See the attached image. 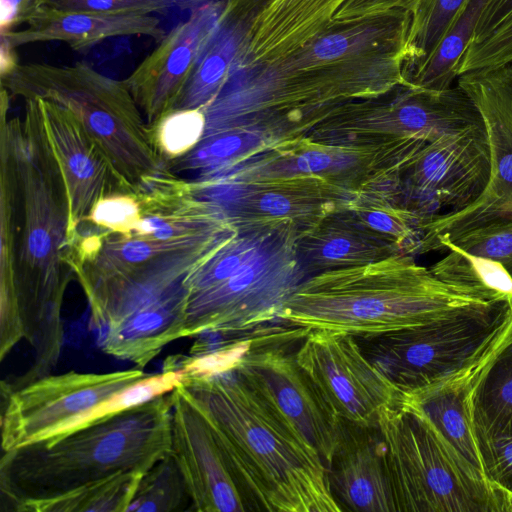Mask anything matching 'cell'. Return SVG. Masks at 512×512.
<instances>
[{
	"mask_svg": "<svg viewBox=\"0 0 512 512\" xmlns=\"http://www.w3.org/2000/svg\"><path fill=\"white\" fill-rule=\"evenodd\" d=\"M1 104L0 289L15 293L33 363L20 376L28 384L47 376L64 341V295L75 278L68 237L69 199L48 140L37 98L22 117Z\"/></svg>",
	"mask_w": 512,
	"mask_h": 512,
	"instance_id": "obj_1",
	"label": "cell"
},
{
	"mask_svg": "<svg viewBox=\"0 0 512 512\" xmlns=\"http://www.w3.org/2000/svg\"><path fill=\"white\" fill-rule=\"evenodd\" d=\"M405 44H388L368 21L336 25L290 55L237 80L235 115L257 142L308 137L342 108L406 85Z\"/></svg>",
	"mask_w": 512,
	"mask_h": 512,
	"instance_id": "obj_2",
	"label": "cell"
},
{
	"mask_svg": "<svg viewBox=\"0 0 512 512\" xmlns=\"http://www.w3.org/2000/svg\"><path fill=\"white\" fill-rule=\"evenodd\" d=\"M180 384L209 422L250 511H342L320 454L235 369Z\"/></svg>",
	"mask_w": 512,
	"mask_h": 512,
	"instance_id": "obj_3",
	"label": "cell"
},
{
	"mask_svg": "<svg viewBox=\"0 0 512 512\" xmlns=\"http://www.w3.org/2000/svg\"><path fill=\"white\" fill-rule=\"evenodd\" d=\"M499 304L439 279L412 255L396 254L306 278L277 321L308 331L360 336L421 326Z\"/></svg>",
	"mask_w": 512,
	"mask_h": 512,
	"instance_id": "obj_4",
	"label": "cell"
},
{
	"mask_svg": "<svg viewBox=\"0 0 512 512\" xmlns=\"http://www.w3.org/2000/svg\"><path fill=\"white\" fill-rule=\"evenodd\" d=\"M171 392L50 443L2 452L0 487L10 509L122 472L146 473L171 452Z\"/></svg>",
	"mask_w": 512,
	"mask_h": 512,
	"instance_id": "obj_5",
	"label": "cell"
},
{
	"mask_svg": "<svg viewBox=\"0 0 512 512\" xmlns=\"http://www.w3.org/2000/svg\"><path fill=\"white\" fill-rule=\"evenodd\" d=\"M184 280V338L232 335L277 320L307 278L298 256L302 232L291 224L244 223Z\"/></svg>",
	"mask_w": 512,
	"mask_h": 512,
	"instance_id": "obj_6",
	"label": "cell"
},
{
	"mask_svg": "<svg viewBox=\"0 0 512 512\" xmlns=\"http://www.w3.org/2000/svg\"><path fill=\"white\" fill-rule=\"evenodd\" d=\"M11 98H43L68 108L111 163L127 192L164 169L145 119L124 81L83 62L19 64L1 77Z\"/></svg>",
	"mask_w": 512,
	"mask_h": 512,
	"instance_id": "obj_7",
	"label": "cell"
},
{
	"mask_svg": "<svg viewBox=\"0 0 512 512\" xmlns=\"http://www.w3.org/2000/svg\"><path fill=\"white\" fill-rule=\"evenodd\" d=\"M378 430L397 512H509L511 498L417 407L384 408Z\"/></svg>",
	"mask_w": 512,
	"mask_h": 512,
	"instance_id": "obj_8",
	"label": "cell"
},
{
	"mask_svg": "<svg viewBox=\"0 0 512 512\" xmlns=\"http://www.w3.org/2000/svg\"><path fill=\"white\" fill-rule=\"evenodd\" d=\"M178 371L132 368L107 373L69 371L17 389L1 385V448L10 452L50 443L132 406L173 391Z\"/></svg>",
	"mask_w": 512,
	"mask_h": 512,
	"instance_id": "obj_9",
	"label": "cell"
},
{
	"mask_svg": "<svg viewBox=\"0 0 512 512\" xmlns=\"http://www.w3.org/2000/svg\"><path fill=\"white\" fill-rule=\"evenodd\" d=\"M509 301L429 324L354 336L365 356L400 393L419 390L457 371L496 337Z\"/></svg>",
	"mask_w": 512,
	"mask_h": 512,
	"instance_id": "obj_10",
	"label": "cell"
},
{
	"mask_svg": "<svg viewBox=\"0 0 512 512\" xmlns=\"http://www.w3.org/2000/svg\"><path fill=\"white\" fill-rule=\"evenodd\" d=\"M456 84L482 119L490 151V177L484 191L470 204L422 220L419 253L432 251L442 234L496 217H512V65L463 73Z\"/></svg>",
	"mask_w": 512,
	"mask_h": 512,
	"instance_id": "obj_11",
	"label": "cell"
},
{
	"mask_svg": "<svg viewBox=\"0 0 512 512\" xmlns=\"http://www.w3.org/2000/svg\"><path fill=\"white\" fill-rule=\"evenodd\" d=\"M308 330L278 328L254 345L234 368L320 454L327 466L338 444L342 422L326 405L288 347Z\"/></svg>",
	"mask_w": 512,
	"mask_h": 512,
	"instance_id": "obj_12",
	"label": "cell"
},
{
	"mask_svg": "<svg viewBox=\"0 0 512 512\" xmlns=\"http://www.w3.org/2000/svg\"><path fill=\"white\" fill-rule=\"evenodd\" d=\"M294 355L341 422L377 427L381 411L399 401L398 389L365 356L353 335L309 331Z\"/></svg>",
	"mask_w": 512,
	"mask_h": 512,
	"instance_id": "obj_13",
	"label": "cell"
},
{
	"mask_svg": "<svg viewBox=\"0 0 512 512\" xmlns=\"http://www.w3.org/2000/svg\"><path fill=\"white\" fill-rule=\"evenodd\" d=\"M489 177V144L480 122L426 146L403 173L401 201L424 218L456 211L484 191Z\"/></svg>",
	"mask_w": 512,
	"mask_h": 512,
	"instance_id": "obj_14",
	"label": "cell"
},
{
	"mask_svg": "<svg viewBox=\"0 0 512 512\" xmlns=\"http://www.w3.org/2000/svg\"><path fill=\"white\" fill-rule=\"evenodd\" d=\"M223 8L224 0H213L190 10L123 80L149 129L176 109L220 25Z\"/></svg>",
	"mask_w": 512,
	"mask_h": 512,
	"instance_id": "obj_15",
	"label": "cell"
},
{
	"mask_svg": "<svg viewBox=\"0 0 512 512\" xmlns=\"http://www.w3.org/2000/svg\"><path fill=\"white\" fill-rule=\"evenodd\" d=\"M171 395L170 453L185 481L189 511H250L228 457L202 411L181 384Z\"/></svg>",
	"mask_w": 512,
	"mask_h": 512,
	"instance_id": "obj_16",
	"label": "cell"
},
{
	"mask_svg": "<svg viewBox=\"0 0 512 512\" xmlns=\"http://www.w3.org/2000/svg\"><path fill=\"white\" fill-rule=\"evenodd\" d=\"M42 122L58 161L69 199L70 245L76 230L101 199L129 193L80 120L65 106L37 98Z\"/></svg>",
	"mask_w": 512,
	"mask_h": 512,
	"instance_id": "obj_17",
	"label": "cell"
},
{
	"mask_svg": "<svg viewBox=\"0 0 512 512\" xmlns=\"http://www.w3.org/2000/svg\"><path fill=\"white\" fill-rule=\"evenodd\" d=\"M349 0H263L248 16L240 56L243 69L278 61L331 28Z\"/></svg>",
	"mask_w": 512,
	"mask_h": 512,
	"instance_id": "obj_18",
	"label": "cell"
},
{
	"mask_svg": "<svg viewBox=\"0 0 512 512\" xmlns=\"http://www.w3.org/2000/svg\"><path fill=\"white\" fill-rule=\"evenodd\" d=\"M327 469L332 493L342 511L397 512L378 427L342 422Z\"/></svg>",
	"mask_w": 512,
	"mask_h": 512,
	"instance_id": "obj_19",
	"label": "cell"
},
{
	"mask_svg": "<svg viewBox=\"0 0 512 512\" xmlns=\"http://www.w3.org/2000/svg\"><path fill=\"white\" fill-rule=\"evenodd\" d=\"M165 34L160 19L151 13L77 11L44 6L25 28L1 36L15 48L58 41L83 52L111 37L147 36L159 42Z\"/></svg>",
	"mask_w": 512,
	"mask_h": 512,
	"instance_id": "obj_20",
	"label": "cell"
},
{
	"mask_svg": "<svg viewBox=\"0 0 512 512\" xmlns=\"http://www.w3.org/2000/svg\"><path fill=\"white\" fill-rule=\"evenodd\" d=\"M401 254L339 209L303 234L298 243L307 278L328 270L365 265Z\"/></svg>",
	"mask_w": 512,
	"mask_h": 512,
	"instance_id": "obj_21",
	"label": "cell"
},
{
	"mask_svg": "<svg viewBox=\"0 0 512 512\" xmlns=\"http://www.w3.org/2000/svg\"><path fill=\"white\" fill-rule=\"evenodd\" d=\"M503 336L468 394L472 431L480 451L512 442V300Z\"/></svg>",
	"mask_w": 512,
	"mask_h": 512,
	"instance_id": "obj_22",
	"label": "cell"
},
{
	"mask_svg": "<svg viewBox=\"0 0 512 512\" xmlns=\"http://www.w3.org/2000/svg\"><path fill=\"white\" fill-rule=\"evenodd\" d=\"M245 34L244 21L223 11L220 25L175 110L202 109L216 97L233 73L244 45Z\"/></svg>",
	"mask_w": 512,
	"mask_h": 512,
	"instance_id": "obj_23",
	"label": "cell"
},
{
	"mask_svg": "<svg viewBox=\"0 0 512 512\" xmlns=\"http://www.w3.org/2000/svg\"><path fill=\"white\" fill-rule=\"evenodd\" d=\"M141 472H122L45 498L26 499L18 512H127L143 477Z\"/></svg>",
	"mask_w": 512,
	"mask_h": 512,
	"instance_id": "obj_24",
	"label": "cell"
},
{
	"mask_svg": "<svg viewBox=\"0 0 512 512\" xmlns=\"http://www.w3.org/2000/svg\"><path fill=\"white\" fill-rule=\"evenodd\" d=\"M342 209L399 253H419L420 223L424 217L405 206L399 194H368Z\"/></svg>",
	"mask_w": 512,
	"mask_h": 512,
	"instance_id": "obj_25",
	"label": "cell"
},
{
	"mask_svg": "<svg viewBox=\"0 0 512 512\" xmlns=\"http://www.w3.org/2000/svg\"><path fill=\"white\" fill-rule=\"evenodd\" d=\"M484 0H469L433 50L406 74V85L442 90L456 84L459 62L474 36Z\"/></svg>",
	"mask_w": 512,
	"mask_h": 512,
	"instance_id": "obj_26",
	"label": "cell"
},
{
	"mask_svg": "<svg viewBox=\"0 0 512 512\" xmlns=\"http://www.w3.org/2000/svg\"><path fill=\"white\" fill-rule=\"evenodd\" d=\"M446 250L449 253L429 267L435 276L471 289L491 301L506 303L512 300V275L503 264L455 247Z\"/></svg>",
	"mask_w": 512,
	"mask_h": 512,
	"instance_id": "obj_27",
	"label": "cell"
},
{
	"mask_svg": "<svg viewBox=\"0 0 512 512\" xmlns=\"http://www.w3.org/2000/svg\"><path fill=\"white\" fill-rule=\"evenodd\" d=\"M469 0H421L409 13L406 74L420 63L466 7Z\"/></svg>",
	"mask_w": 512,
	"mask_h": 512,
	"instance_id": "obj_28",
	"label": "cell"
},
{
	"mask_svg": "<svg viewBox=\"0 0 512 512\" xmlns=\"http://www.w3.org/2000/svg\"><path fill=\"white\" fill-rule=\"evenodd\" d=\"M190 505L183 476L169 453L143 475L127 512L189 511Z\"/></svg>",
	"mask_w": 512,
	"mask_h": 512,
	"instance_id": "obj_29",
	"label": "cell"
},
{
	"mask_svg": "<svg viewBox=\"0 0 512 512\" xmlns=\"http://www.w3.org/2000/svg\"><path fill=\"white\" fill-rule=\"evenodd\" d=\"M455 247L491 259L512 271V217H496L465 229L440 235L433 250Z\"/></svg>",
	"mask_w": 512,
	"mask_h": 512,
	"instance_id": "obj_30",
	"label": "cell"
},
{
	"mask_svg": "<svg viewBox=\"0 0 512 512\" xmlns=\"http://www.w3.org/2000/svg\"><path fill=\"white\" fill-rule=\"evenodd\" d=\"M205 126L203 110L195 108L174 110L150 128L163 165L193 150L202 140Z\"/></svg>",
	"mask_w": 512,
	"mask_h": 512,
	"instance_id": "obj_31",
	"label": "cell"
},
{
	"mask_svg": "<svg viewBox=\"0 0 512 512\" xmlns=\"http://www.w3.org/2000/svg\"><path fill=\"white\" fill-rule=\"evenodd\" d=\"M512 65V9L468 44L458 65V77L479 69Z\"/></svg>",
	"mask_w": 512,
	"mask_h": 512,
	"instance_id": "obj_32",
	"label": "cell"
},
{
	"mask_svg": "<svg viewBox=\"0 0 512 512\" xmlns=\"http://www.w3.org/2000/svg\"><path fill=\"white\" fill-rule=\"evenodd\" d=\"M139 216L140 203L136 193H117L97 202L80 226L87 225L102 232L122 233L130 229Z\"/></svg>",
	"mask_w": 512,
	"mask_h": 512,
	"instance_id": "obj_33",
	"label": "cell"
},
{
	"mask_svg": "<svg viewBox=\"0 0 512 512\" xmlns=\"http://www.w3.org/2000/svg\"><path fill=\"white\" fill-rule=\"evenodd\" d=\"M45 6L77 11L163 13L176 8L174 0H46Z\"/></svg>",
	"mask_w": 512,
	"mask_h": 512,
	"instance_id": "obj_34",
	"label": "cell"
},
{
	"mask_svg": "<svg viewBox=\"0 0 512 512\" xmlns=\"http://www.w3.org/2000/svg\"><path fill=\"white\" fill-rule=\"evenodd\" d=\"M421 0H349L335 15L332 26L396 13H410Z\"/></svg>",
	"mask_w": 512,
	"mask_h": 512,
	"instance_id": "obj_35",
	"label": "cell"
},
{
	"mask_svg": "<svg viewBox=\"0 0 512 512\" xmlns=\"http://www.w3.org/2000/svg\"><path fill=\"white\" fill-rule=\"evenodd\" d=\"M488 477L512 498V442L481 451Z\"/></svg>",
	"mask_w": 512,
	"mask_h": 512,
	"instance_id": "obj_36",
	"label": "cell"
},
{
	"mask_svg": "<svg viewBox=\"0 0 512 512\" xmlns=\"http://www.w3.org/2000/svg\"><path fill=\"white\" fill-rule=\"evenodd\" d=\"M45 4L46 0H0L1 34L26 24Z\"/></svg>",
	"mask_w": 512,
	"mask_h": 512,
	"instance_id": "obj_37",
	"label": "cell"
},
{
	"mask_svg": "<svg viewBox=\"0 0 512 512\" xmlns=\"http://www.w3.org/2000/svg\"><path fill=\"white\" fill-rule=\"evenodd\" d=\"M512 9V0H487L481 10L474 36L480 35Z\"/></svg>",
	"mask_w": 512,
	"mask_h": 512,
	"instance_id": "obj_38",
	"label": "cell"
},
{
	"mask_svg": "<svg viewBox=\"0 0 512 512\" xmlns=\"http://www.w3.org/2000/svg\"><path fill=\"white\" fill-rule=\"evenodd\" d=\"M19 65L16 48L3 36L0 45V76L10 74Z\"/></svg>",
	"mask_w": 512,
	"mask_h": 512,
	"instance_id": "obj_39",
	"label": "cell"
},
{
	"mask_svg": "<svg viewBox=\"0 0 512 512\" xmlns=\"http://www.w3.org/2000/svg\"><path fill=\"white\" fill-rule=\"evenodd\" d=\"M511 511H512V498H511Z\"/></svg>",
	"mask_w": 512,
	"mask_h": 512,
	"instance_id": "obj_40",
	"label": "cell"
},
{
	"mask_svg": "<svg viewBox=\"0 0 512 512\" xmlns=\"http://www.w3.org/2000/svg\"><path fill=\"white\" fill-rule=\"evenodd\" d=\"M486 1H487V0H484V4H485V2H486Z\"/></svg>",
	"mask_w": 512,
	"mask_h": 512,
	"instance_id": "obj_41",
	"label": "cell"
},
{
	"mask_svg": "<svg viewBox=\"0 0 512 512\" xmlns=\"http://www.w3.org/2000/svg\"><path fill=\"white\" fill-rule=\"evenodd\" d=\"M511 275H512V271H511Z\"/></svg>",
	"mask_w": 512,
	"mask_h": 512,
	"instance_id": "obj_42",
	"label": "cell"
}]
</instances>
